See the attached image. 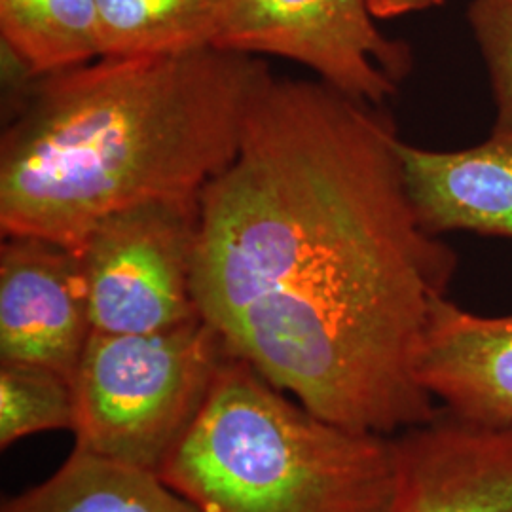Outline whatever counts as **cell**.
<instances>
[{"mask_svg": "<svg viewBox=\"0 0 512 512\" xmlns=\"http://www.w3.org/2000/svg\"><path fill=\"white\" fill-rule=\"evenodd\" d=\"M376 105L270 76L203 188L192 296L234 357L311 414L393 437L439 406L418 378L458 256L416 217Z\"/></svg>", "mask_w": 512, "mask_h": 512, "instance_id": "cell-1", "label": "cell"}, {"mask_svg": "<svg viewBox=\"0 0 512 512\" xmlns=\"http://www.w3.org/2000/svg\"><path fill=\"white\" fill-rule=\"evenodd\" d=\"M258 55L203 46L97 57L33 78L0 141V230L80 256L93 228L152 202H200L236 158Z\"/></svg>", "mask_w": 512, "mask_h": 512, "instance_id": "cell-2", "label": "cell"}, {"mask_svg": "<svg viewBox=\"0 0 512 512\" xmlns=\"http://www.w3.org/2000/svg\"><path fill=\"white\" fill-rule=\"evenodd\" d=\"M158 475L203 512H385L395 446L311 414L228 353Z\"/></svg>", "mask_w": 512, "mask_h": 512, "instance_id": "cell-3", "label": "cell"}, {"mask_svg": "<svg viewBox=\"0 0 512 512\" xmlns=\"http://www.w3.org/2000/svg\"><path fill=\"white\" fill-rule=\"evenodd\" d=\"M228 357L202 317L143 334L93 330L74 374L76 446L160 473L207 403Z\"/></svg>", "mask_w": 512, "mask_h": 512, "instance_id": "cell-4", "label": "cell"}, {"mask_svg": "<svg viewBox=\"0 0 512 512\" xmlns=\"http://www.w3.org/2000/svg\"><path fill=\"white\" fill-rule=\"evenodd\" d=\"M200 202H152L114 213L80 253L95 332L143 334L200 317L190 283Z\"/></svg>", "mask_w": 512, "mask_h": 512, "instance_id": "cell-5", "label": "cell"}, {"mask_svg": "<svg viewBox=\"0 0 512 512\" xmlns=\"http://www.w3.org/2000/svg\"><path fill=\"white\" fill-rule=\"evenodd\" d=\"M213 46L291 59L376 107L412 67L410 48L378 29L366 0H228Z\"/></svg>", "mask_w": 512, "mask_h": 512, "instance_id": "cell-6", "label": "cell"}, {"mask_svg": "<svg viewBox=\"0 0 512 512\" xmlns=\"http://www.w3.org/2000/svg\"><path fill=\"white\" fill-rule=\"evenodd\" d=\"M82 258L37 238H4L0 247L2 363L76 374L92 336Z\"/></svg>", "mask_w": 512, "mask_h": 512, "instance_id": "cell-7", "label": "cell"}, {"mask_svg": "<svg viewBox=\"0 0 512 512\" xmlns=\"http://www.w3.org/2000/svg\"><path fill=\"white\" fill-rule=\"evenodd\" d=\"M395 486L385 512H512V429L440 408L393 435Z\"/></svg>", "mask_w": 512, "mask_h": 512, "instance_id": "cell-8", "label": "cell"}, {"mask_svg": "<svg viewBox=\"0 0 512 512\" xmlns=\"http://www.w3.org/2000/svg\"><path fill=\"white\" fill-rule=\"evenodd\" d=\"M418 378L440 408L512 429V313L478 315L439 300L418 357Z\"/></svg>", "mask_w": 512, "mask_h": 512, "instance_id": "cell-9", "label": "cell"}, {"mask_svg": "<svg viewBox=\"0 0 512 512\" xmlns=\"http://www.w3.org/2000/svg\"><path fill=\"white\" fill-rule=\"evenodd\" d=\"M404 184L421 226L440 236L469 230L512 239V145L490 135L482 145L437 152L397 145Z\"/></svg>", "mask_w": 512, "mask_h": 512, "instance_id": "cell-10", "label": "cell"}, {"mask_svg": "<svg viewBox=\"0 0 512 512\" xmlns=\"http://www.w3.org/2000/svg\"><path fill=\"white\" fill-rule=\"evenodd\" d=\"M0 512H203L154 471L73 454L42 484L6 499Z\"/></svg>", "mask_w": 512, "mask_h": 512, "instance_id": "cell-11", "label": "cell"}, {"mask_svg": "<svg viewBox=\"0 0 512 512\" xmlns=\"http://www.w3.org/2000/svg\"><path fill=\"white\" fill-rule=\"evenodd\" d=\"M228 0H97L101 57L179 54L213 46Z\"/></svg>", "mask_w": 512, "mask_h": 512, "instance_id": "cell-12", "label": "cell"}, {"mask_svg": "<svg viewBox=\"0 0 512 512\" xmlns=\"http://www.w3.org/2000/svg\"><path fill=\"white\" fill-rule=\"evenodd\" d=\"M2 48L37 76L101 57L97 0H0Z\"/></svg>", "mask_w": 512, "mask_h": 512, "instance_id": "cell-13", "label": "cell"}, {"mask_svg": "<svg viewBox=\"0 0 512 512\" xmlns=\"http://www.w3.org/2000/svg\"><path fill=\"white\" fill-rule=\"evenodd\" d=\"M78 416L74 380L52 368L25 363L0 366V448L29 435L69 429Z\"/></svg>", "mask_w": 512, "mask_h": 512, "instance_id": "cell-14", "label": "cell"}, {"mask_svg": "<svg viewBox=\"0 0 512 512\" xmlns=\"http://www.w3.org/2000/svg\"><path fill=\"white\" fill-rule=\"evenodd\" d=\"M467 16L492 80V137L512 145V0H473Z\"/></svg>", "mask_w": 512, "mask_h": 512, "instance_id": "cell-15", "label": "cell"}, {"mask_svg": "<svg viewBox=\"0 0 512 512\" xmlns=\"http://www.w3.org/2000/svg\"><path fill=\"white\" fill-rule=\"evenodd\" d=\"M444 0H366L368 12L374 19H393L442 6Z\"/></svg>", "mask_w": 512, "mask_h": 512, "instance_id": "cell-16", "label": "cell"}]
</instances>
